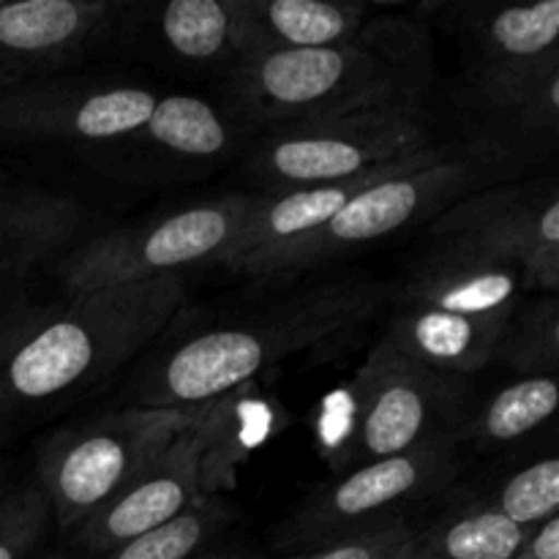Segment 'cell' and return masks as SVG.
Wrapping results in <instances>:
<instances>
[{
	"mask_svg": "<svg viewBox=\"0 0 559 559\" xmlns=\"http://www.w3.org/2000/svg\"><path fill=\"white\" fill-rule=\"evenodd\" d=\"M385 289L364 273L289 287L246 309L178 328L129 385L134 407L194 409L216 404L282 360L344 344L377 314Z\"/></svg>",
	"mask_w": 559,
	"mask_h": 559,
	"instance_id": "6da1fadb",
	"label": "cell"
},
{
	"mask_svg": "<svg viewBox=\"0 0 559 559\" xmlns=\"http://www.w3.org/2000/svg\"><path fill=\"white\" fill-rule=\"evenodd\" d=\"M222 82L235 123L260 131L377 109L424 112L435 85V47L426 22L380 14L344 44L249 55Z\"/></svg>",
	"mask_w": 559,
	"mask_h": 559,
	"instance_id": "7a4b0ae2",
	"label": "cell"
},
{
	"mask_svg": "<svg viewBox=\"0 0 559 559\" xmlns=\"http://www.w3.org/2000/svg\"><path fill=\"white\" fill-rule=\"evenodd\" d=\"M183 309V273L74 295L0 366V448L123 369Z\"/></svg>",
	"mask_w": 559,
	"mask_h": 559,
	"instance_id": "3957f363",
	"label": "cell"
},
{
	"mask_svg": "<svg viewBox=\"0 0 559 559\" xmlns=\"http://www.w3.org/2000/svg\"><path fill=\"white\" fill-rule=\"evenodd\" d=\"M235 140L233 115L189 93L91 76H49L0 91V147L134 145L167 162L191 164L227 156Z\"/></svg>",
	"mask_w": 559,
	"mask_h": 559,
	"instance_id": "277c9868",
	"label": "cell"
},
{
	"mask_svg": "<svg viewBox=\"0 0 559 559\" xmlns=\"http://www.w3.org/2000/svg\"><path fill=\"white\" fill-rule=\"evenodd\" d=\"M462 107L486 162L538 158L559 134V0L464 5Z\"/></svg>",
	"mask_w": 559,
	"mask_h": 559,
	"instance_id": "5b68a950",
	"label": "cell"
},
{
	"mask_svg": "<svg viewBox=\"0 0 559 559\" xmlns=\"http://www.w3.org/2000/svg\"><path fill=\"white\" fill-rule=\"evenodd\" d=\"M522 293L519 267L469 246L437 243L399 284L380 338L415 364L469 380L491 366Z\"/></svg>",
	"mask_w": 559,
	"mask_h": 559,
	"instance_id": "8992f818",
	"label": "cell"
},
{
	"mask_svg": "<svg viewBox=\"0 0 559 559\" xmlns=\"http://www.w3.org/2000/svg\"><path fill=\"white\" fill-rule=\"evenodd\" d=\"M205 415V407H126L55 429L36 448V486L47 497L52 522L69 535Z\"/></svg>",
	"mask_w": 559,
	"mask_h": 559,
	"instance_id": "52a82bcc",
	"label": "cell"
},
{
	"mask_svg": "<svg viewBox=\"0 0 559 559\" xmlns=\"http://www.w3.org/2000/svg\"><path fill=\"white\" fill-rule=\"evenodd\" d=\"M355 404L353 431L333 456L338 475L426 445H459L473 418L469 380L415 364L385 338L360 369Z\"/></svg>",
	"mask_w": 559,
	"mask_h": 559,
	"instance_id": "ba28073f",
	"label": "cell"
},
{
	"mask_svg": "<svg viewBox=\"0 0 559 559\" xmlns=\"http://www.w3.org/2000/svg\"><path fill=\"white\" fill-rule=\"evenodd\" d=\"M459 467V445H426L336 475L276 524L273 551L282 557L309 555L409 522L415 508L451 489Z\"/></svg>",
	"mask_w": 559,
	"mask_h": 559,
	"instance_id": "9c48e42d",
	"label": "cell"
},
{
	"mask_svg": "<svg viewBox=\"0 0 559 559\" xmlns=\"http://www.w3.org/2000/svg\"><path fill=\"white\" fill-rule=\"evenodd\" d=\"M257 202L260 194L218 197L98 235L60 260V284L74 298L93 289L151 282L183 267L224 265Z\"/></svg>",
	"mask_w": 559,
	"mask_h": 559,
	"instance_id": "30bf717a",
	"label": "cell"
},
{
	"mask_svg": "<svg viewBox=\"0 0 559 559\" xmlns=\"http://www.w3.org/2000/svg\"><path fill=\"white\" fill-rule=\"evenodd\" d=\"M262 131L249 169L271 194L344 183L437 145L424 115L415 109L331 115Z\"/></svg>",
	"mask_w": 559,
	"mask_h": 559,
	"instance_id": "8fae6325",
	"label": "cell"
},
{
	"mask_svg": "<svg viewBox=\"0 0 559 559\" xmlns=\"http://www.w3.org/2000/svg\"><path fill=\"white\" fill-rule=\"evenodd\" d=\"M491 167L495 164L486 162L475 147L456 145L440 162L369 186L355 200H349L331 222L295 243L273 251L265 260L254 262L246 273L289 278L295 273L349 254L360 246L396 235L399 229L437 218L442 211L473 194L486 180V173H491Z\"/></svg>",
	"mask_w": 559,
	"mask_h": 559,
	"instance_id": "7c38bea8",
	"label": "cell"
},
{
	"mask_svg": "<svg viewBox=\"0 0 559 559\" xmlns=\"http://www.w3.org/2000/svg\"><path fill=\"white\" fill-rule=\"evenodd\" d=\"M218 453L222 442L213 407L200 424L164 445L134 478L126 480L102 508L66 535L71 555L80 559L104 557L194 508L207 497L205 484Z\"/></svg>",
	"mask_w": 559,
	"mask_h": 559,
	"instance_id": "4fadbf2b",
	"label": "cell"
},
{
	"mask_svg": "<svg viewBox=\"0 0 559 559\" xmlns=\"http://www.w3.org/2000/svg\"><path fill=\"white\" fill-rule=\"evenodd\" d=\"M437 243H462L508 262L522 273L524 289L555 295L559 287L557 180L473 191L431 224Z\"/></svg>",
	"mask_w": 559,
	"mask_h": 559,
	"instance_id": "5bb4252c",
	"label": "cell"
},
{
	"mask_svg": "<svg viewBox=\"0 0 559 559\" xmlns=\"http://www.w3.org/2000/svg\"><path fill=\"white\" fill-rule=\"evenodd\" d=\"M120 14L115 0L0 3V91L58 76L112 47Z\"/></svg>",
	"mask_w": 559,
	"mask_h": 559,
	"instance_id": "9a60e30c",
	"label": "cell"
},
{
	"mask_svg": "<svg viewBox=\"0 0 559 559\" xmlns=\"http://www.w3.org/2000/svg\"><path fill=\"white\" fill-rule=\"evenodd\" d=\"M118 41L169 69L224 80L243 60L238 0L123 3Z\"/></svg>",
	"mask_w": 559,
	"mask_h": 559,
	"instance_id": "2e32d148",
	"label": "cell"
},
{
	"mask_svg": "<svg viewBox=\"0 0 559 559\" xmlns=\"http://www.w3.org/2000/svg\"><path fill=\"white\" fill-rule=\"evenodd\" d=\"M453 147L456 145H431L429 151L399 158V162L391 164H382V167L358 175L353 180H344V183L311 186V189L282 191V194H260V202L251 211L233 254L224 260V267H229L235 273H246L254 262L265 260L273 251L295 243L304 235L314 233L322 224L331 222L349 200H355L369 186L393 178V175H402L409 173V169H420L426 164L440 162Z\"/></svg>",
	"mask_w": 559,
	"mask_h": 559,
	"instance_id": "e0dca14e",
	"label": "cell"
},
{
	"mask_svg": "<svg viewBox=\"0 0 559 559\" xmlns=\"http://www.w3.org/2000/svg\"><path fill=\"white\" fill-rule=\"evenodd\" d=\"M82 205L41 186H0V282L55 260L82 227Z\"/></svg>",
	"mask_w": 559,
	"mask_h": 559,
	"instance_id": "ac0fdd59",
	"label": "cell"
},
{
	"mask_svg": "<svg viewBox=\"0 0 559 559\" xmlns=\"http://www.w3.org/2000/svg\"><path fill=\"white\" fill-rule=\"evenodd\" d=\"M243 58L344 44L371 20L369 5L322 0H238Z\"/></svg>",
	"mask_w": 559,
	"mask_h": 559,
	"instance_id": "d6986e66",
	"label": "cell"
},
{
	"mask_svg": "<svg viewBox=\"0 0 559 559\" xmlns=\"http://www.w3.org/2000/svg\"><path fill=\"white\" fill-rule=\"evenodd\" d=\"M530 530L516 527L486 502L445 511L426 527H415L396 559H513Z\"/></svg>",
	"mask_w": 559,
	"mask_h": 559,
	"instance_id": "ffe728a7",
	"label": "cell"
},
{
	"mask_svg": "<svg viewBox=\"0 0 559 559\" xmlns=\"http://www.w3.org/2000/svg\"><path fill=\"white\" fill-rule=\"evenodd\" d=\"M559 388L555 377H519L500 388L478 413H473L467 440L480 448H500L522 440L557 413Z\"/></svg>",
	"mask_w": 559,
	"mask_h": 559,
	"instance_id": "44dd1931",
	"label": "cell"
},
{
	"mask_svg": "<svg viewBox=\"0 0 559 559\" xmlns=\"http://www.w3.org/2000/svg\"><path fill=\"white\" fill-rule=\"evenodd\" d=\"M491 364L519 377H555L559 364V300L544 295L508 317Z\"/></svg>",
	"mask_w": 559,
	"mask_h": 559,
	"instance_id": "7402d4cb",
	"label": "cell"
},
{
	"mask_svg": "<svg viewBox=\"0 0 559 559\" xmlns=\"http://www.w3.org/2000/svg\"><path fill=\"white\" fill-rule=\"evenodd\" d=\"M229 522H233V511L222 500L207 495L173 522L96 559H194L207 551V546Z\"/></svg>",
	"mask_w": 559,
	"mask_h": 559,
	"instance_id": "603a6c76",
	"label": "cell"
},
{
	"mask_svg": "<svg viewBox=\"0 0 559 559\" xmlns=\"http://www.w3.org/2000/svg\"><path fill=\"white\" fill-rule=\"evenodd\" d=\"M486 506L495 508L500 516L513 522L522 530H535L546 519L557 516L559 508V462L555 456L538 459L527 464L506 484L500 486L495 497Z\"/></svg>",
	"mask_w": 559,
	"mask_h": 559,
	"instance_id": "cb8c5ba5",
	"label": "cell"
},
{
	"mask_svg": "<svg viewBox=\"0 0 559 559\" xmlns=\"http://www.w3.org/2000/svg\"><path fill=\"white\" fill-rule=\"evenodd\" d=\"M52 524V511L36 484L5 489L0 497V559H31Z\"/></svg>",
	"mask_w": 559,
	"mask_h": 559,
	"instance_id": "d4e9b609",
	"label": "cell"
},
{
	"mask_svg": "<svg viewBox=\"0 0 559 559\" xmlns=\"http://www.w3.org/2000/svg\"><path fill=\"white\" fill-rule=\"evenodd\" d=\"M60 311V304H38L27 295L0 300V366Z\"/></svg>",
	"mask_w": 559,
	"mask_h": 559,
	"instance_id": "484cf974",
	"label": "cell"
},
{
	"mask_svg": "<svg viewBox=\"0 0 559 559\" xmlns=\"http://www.w3.org/2000/svg\"><path fill=\"white\" fill-rule=\"evenodd\" d=\"M409 535H413V522H399L391 527L374 530L369 535H360V538L328 546V549L278 559H396L407 546Z\"/></svg>",
	"mask_w": 559,
	"mask_h": 559,
	"instance_id": "4316f807",
	"label": "cell"
},
{
	"mask_svg": "<svg viewBox=\"0 0 559 559\" xmlns=\"http://www.w3.org/2000/svg\"><path fill=\"white\" fill-rule=\"evenodd\" d=\"M513 559H559V516L546 519L540 527L530 530L527 540Z\"/></svg>",
	"mask_w": 559,
	"mask_h": 559,
	"instance_id": "83f0119b",
	"label": "cell"
},
{
	"mask_svg": "<svg viewBox=\"0 0 559 559\" xmlns=\"http://www.w3.org/2000/svg\"><path fill=\"white\" fill-rule=\"evenodd\" d=\"M194 559H265V557L251 555V551H243V549H213V551H202V555Z\"/></svg>",
	"mask_w": 559,
	"mask_h": 559,
	"instance_id": "f1b7e54d",
	"label": "cell"
},
{
	"mask_svg": "<svg viewBox=\"0 0 559 559\" xmlns=\"http://www.w3.org/2000/svg\"><path fill=\"white\" fill-rule=\"evenodd\" d=\"M41 559H80V557H74L71 551H49V555H44Z\"/></svg>",
	"mask_w": 559,
	"mask_h": 559,
	"instance_id": "f546056e",
	"label": "cell"
},
{
	"mask_svg": "<svg viewBox=\"0 0 559 559\" xmlns=\"http://www.w3.org/2000/svg\"><path fill=\"white\" fill-rule=\"evenodd\" d=\"M5 489H9V484H5V469H3V464H0V495H3Z\"/></svg>",
	"mask_w": 559,
	"mask_h": 559,
	"instance_id": "4dcf8cb0",
	"label": "cell"
},
{
	"mask_svg": "<svg viewBox=\"0 0 559 559\" xmlns=\"http://www.w3.org/2000/svg\"><path fill=\"white\" fill-rule=\"evenodd\" d=\"M0 497H3V495H0Z\"/></svg>",
	"mask_w": 559,
	"mask_h": 559,
	"instance_id": "1f68e13d",
	"label": "cell"
}]
</instances>
